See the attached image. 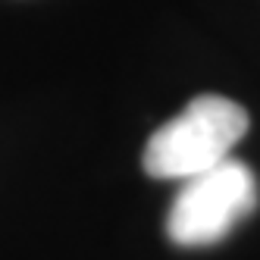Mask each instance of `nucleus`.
Listing matches in <instances>:
<instances>
[{"mask_svg":"<svg viewBox=\"0 0 260 260\" xmlns=\"http://www.w3.org/2000/svg\"><path fill=\"white\" fill-rule=\"evenodd\" d=\"M245 107L222 98L201 94L170 122H163L144 147V173L154 179L185 182L198 173L226 163L232 147L248 132Z\"/></svg>","mask_w":260,"mask_h":260,"instance_id":"1","label":"nucleus"},{"mask_svg":"<svg viewBox=\"0 0 260 260\" xmlns=\"http://www.w3.org/2000/svg\"><path fill=\"white\" fill-rule=\"evenodd\" d=\"M257 207V179L241 160H226L182 182L166 216V235L182 248H204L226 238Z\"/></svg>","mask_w":260,"mask_h":260,"instance_id":"2","label":"nucleus"}]
</instances>
